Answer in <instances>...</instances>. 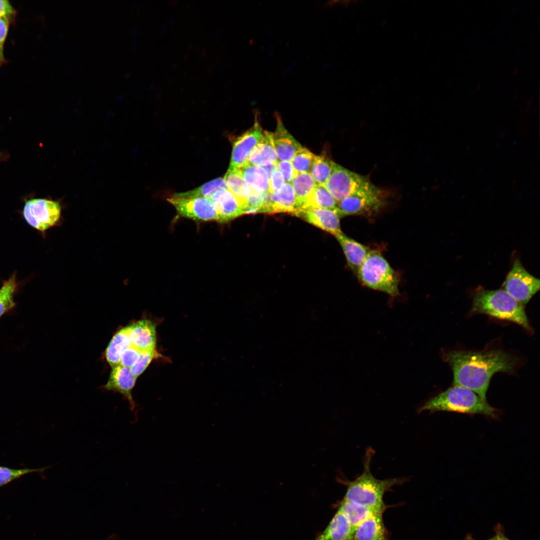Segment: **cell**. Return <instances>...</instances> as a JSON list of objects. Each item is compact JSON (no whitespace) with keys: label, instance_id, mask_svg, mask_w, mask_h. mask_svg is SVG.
<instances>
[{"label":"cell","instance_id":"cell-16","mask_svg":"<svg viewBox=\"0 0 540 540\" xmlns=\"http://www.w3.org/2000/svg\"><path fill=\"white\" fill-rule=\"evenodd\" d=\"M136 379V378L131 373L130 368L118 365L112 368L104 388L108 390L118 392L123 395L128 402L130 410H134L136 404L132 392Z\"/></svg>","mask_w":540,"mask_h":540},{"label":"cell","instance_id":"cell-1","mask_svg":"<svg viewBox=\"0 0 540 540\" xmlns=\"http://www.w3.org/2000/svg\"><path fill=\"white\" fill-rule=\"evenodd\" d=\"M442 357L452 370V386L470 389L484 400L493 375L512 373L519 362L517 357L500 349L444 351Z\"/></svg>","mask_w":540,"mask_h":540},{"label":"cell","instance_id":"cell-32","mask_svg":"<svg viewBox=\"0 0 540 540\" xmlns=\"http://www.w3.org/2000/svg\"><path fill=\"white\" fill-rule=\"evenodd\" d=\"M47 467L40 468L14 469L0 466V487L19 478L24 475L35 472H42Z\"/></svg>","mask_w":540,"mask_h":540},{"label":"cell","instance_id":"cell-12","mask_svg":"<svg viewBox=\"0 0 540 540\" xmlns=\"http://www.w3.org/2000/svg\"><path fill=\"white\" fill-rule=\"evenodd\" d=\"M294 214L334 236L342 232L340 226L341 216L338 210L304 208L298 210Z\"/></svg>","mask_w":540,"mask_h":540},{"label":"cell","instance_id":"cell-36","mask_svg":"<svg viewBox=\"0 0 540 540\" xmlns=\"http://www.w3.org/2000/svg\"><path fill=\"white\" fill-rule=\"evenodd\" d=\"M10 18H0V66L4 62V44L8 34Z\"/></svg>","mask_w":540,"mask_h":540},{"label":"cell","instance_id":"cell-3","mask_svg":"<svg viewBox=\"0 0 540 540\" xmlns=\"http://www.w3.org/2000/svg\"><path fill=\"white\" fill-rule=\"evenodd\" d=\"M470 313L485 314L513 322L532 332L524 306L502 288L477 290L474 294Z\"/></svg>","mask_w":540,"mask_h":540},{"label":"cell","instance_id":"cell-11","mask_svg":"<svg viewBox=\"0 0 540 540\" xmlns=\"http://www.w3.org/2000/svg\"><path fill=\"white\" fill-rule=\"evenodd\" d=\"M262 130L256 120L254 126L234 141L228 170L238 169L248 162L250 154L259 141Z\"/></svg>","mask_w":540,"mask_h":540},{"label":"cell","instance_id":"cell-37","mask_svg":"<svg viewBox=\"0 0 540 540\" xmlns=\"http://www.w3.org/2000/svg\"><path fill=\"white\" fill-rule=\"evenodd\" d=\"M284 182L285 180L282 172L277 168L269 178L268 192L270 193H272L277 191Z\"/></svg>","mask_w":540,"mask_h":540},{"label":"cell","instance_id":"cell-15","mask_svg":"<svg viewBox=\"0 0 540 540\" xmlns=\"http://www.w3.org/2000/svg\"><path fill=\"white\" fill-rule=\"evenodd\" d=\"M298 210L296 200L291 183L285 182L277 191L268 194L261 212H291Z\"/></svg>","mask_w":540,"mask_h":540},{"label":"cell","instance_id":"cell-8","mask_svg":"<svg viewBox=\"0 0 540 540\" xmlns=\"http://www.w3.org/2000/svg\"><path fill=\"white\" fill-rule=\"evenodd\" d=\"M373 184L367 176L334 163L330 178L324 186L338 202Z\"/></svg>","mask_w":540,"mask_h":540},{"label":"cell","instance_id":"cell-22","mask_svg":"<svg viewBox=\"0 0 540 540\" xmlns=\"http://www.w3.org/2000/svg\"><path fill=\"white\" fill-rule=\"evenodd\" d=\"M335 508L346 516L354 528L372 516L381 514L366 506L344 498L335 504Z\"/></svg>","mask_w":540,"mask_h":540},{"label":"cell","instance_id":"cell-5","mask_svg":"<svg viewBox=\"0 0 540 540\" xmlns=\"http://www.w3.org/2000/svg\"><path fill=\"white\" fill-rule=\"evenodd\" d=\"M356 274L365 286L386 293L392 298L400 295L398 273L378 252L370 251Z\"/></svg>","mask_w":540,"mask_h":540},{"label":"cell","instance_id":"cell-29","mask_svg":"<svg viewBox=\"0 0 540 540\" xmlns=\"http://www.w3.org/2000/svg\"><path fill=\"white\" fill-rule=\"evenodd\" d=\"M334 162L327 156H318L310 172L316 184L324 185L332 172Z\"/></svg>","mask_w":540,"mask_h":540},{"label":"cell","instance_id":"cell-26","mask_svg":"<svg viewBox=\"0 0 540 540\" xmlns=\"http://www.w3.org/2000/svg\"><path fill=\"white\" fill-rule=\"evenodd\" d=\"M224 180L228 189L232 192L244 205L246 213V201L252 190L246 184L238 169L228 170Z\"/></svg>","mask_w":540,"mask_h":540},{"label":"cell","instance_id":"cell-39","mask_svg":"<svg viewBox=\"0 0 540 540\" xmlns=\"http://www.w3.org/2000/svg\"><path fill=\"white\" fill-rule=\"evenodd\" d=\"M262 167L266 170L269 178L272 173L278 168L277 164H272Z\"/></svg>","mask_w":540,"mask_h":540},{"label":"cell","instance_id":"cell-38","mask_svg":"<svg viewBox=\"0 0 540 540\" xmlns=\"http://www.w3.org/2000/svg\"><path fill=\"white\" fill-rule=\"evenodd\" d=\"M15 11L11 4L6 0H0V18H12Z\"/></svg>","mask_w":540,"mask_h":540},{"label":"cell","instance_id":"cell-33","mask_svg":"<svg viewBox=\"0 0 540 540\" xmlns=\"http://www.w3.org/2000/svg\"><path fill=\"white\" fill-rule=\"evenodd\" d=\"M155 350L141 351L139 358L130 368L131 373L137 378L146 369L152 360L156 356Z\"/></svg>","mask_w":540,"mask_h":540},{"label":"cell","instance_id":"cell-6","mask_svg":"<svg viewBox=\"0 0 540 540\" xmlns=\"http://www.w3.org/2000/svg\"><path fill=\"white\" fill-rule=\"evenodd\" d=\"M386 196L372 184L354 193L338 202L337 210L340 216L350 215L372 216L384 207Z\"/></svg>","mask_w":540,"mask_h":540},{"label":"cell","instance_id":"cell-13","mask_svg":"<svg viewBox=\"0 0 540 540\" xmlns=\"http://www.w3.org/2000/svg\"><path fill=\"white\" fill-rule=\"evenodd\" d=\"M218 215V222L226 223L246 214L244 205L228 189L216 191L210 198Z\"/></svg>","mask_w":540,"mask_h":540},{"label":"cell","instance_id":"cell-31","mask_svg":"<svg viewBox=\"0 0 540 540\" xmlns=\"http://www.w3.org/2000/svg\"><path fill=\"white\" fill-rule=\"evenodd\" d=\"M317 156L307 148L302 147L294 154L291 162L298 173H310Z\"/></svg>","mask_w":540,"mask_h":540},{"label":"cell","instance_id":"cell-25","mask_svg":"<svg viewBox=\"0 0 540 540\" xmlns=\"http://www.w3.org/2000/svg\"><path fill=\"white\" fill-rule=\"evenodd\" d=\"M338 203L324 185L316 184L302 208H319L338 210Z\"/></svg>","mask_w":540,"mask_h":540},{"label":"cell","instance_id":"cell-17","mask_svg":"<svg viewBox=\"0 0 540 540\" xmlns=\"http://www.w3.org/2000/svg\"><path fill=\"white\" fill-rule=\"evenodd\" d=\"M275 114L277 124L272 138L278 158V160L291 162L296 152L302 146L285 128L280 114Z\"/></svg>","mask_w":540,"mask_h":540},{"label":"cell","instance_id":"cell-18","mask_svg":"<svg viewBox=\"0 0 540 540\" xmlns=\"http://www.w3.org/2000/svg\"><path fill=\"white\" fill-rule=\"evenodd\" d=\"M340 244L348 266L356 274L360 266L368 256L370 250L342 232L334 236Z\"/></svg>","mask_w":540,"mask_h":540},{"label":"cell","instance_id":"cell-19","mask_svg":"<svg viewBox=\"0 0 540 540\" xmlns=\"http://www.w3.org/2000/svg\"><path fill=\"white\" fill-rule=\"evenodd\" d=\"M355 528L346 516L337 510L326 528L316 535L314 540H354Z\"/></svg>","mask_w":540,"mask_h":540},{"label":"cell","instance_id":"cell-9","mask_svg":"<svg viewBox=\"0 0 540 540\" xmlns=\"http://www.w3.org/2000/svg\"><path fill=\"white\" fill-rule=\"evenodd\" d=\"M22 214L30 226L40 232H44L58 222L61 208L58 202L46 198H33L26 202Z\"/></svg>","mask_w":540,"mask_h":540},{"label":"cell","instance_id":"cell-24","mask_svg":"<svg viewBox=\"0 0 540 540\" xmlns=\"http://www.w3.org/2000/svg\"><path fill=\"white\" fill-rule=\"evenodd\" d=\"M130 346L126 327L114 335L106 350V360L112 368L120 365L122 352Z\"/></svg>","mask_w":540,"mask_h":540},{"label":"cell","instance_id":"cell-35","mask_svg":"<svg viewBox=\"0 0 540 540\" xmlns=\"http://www.w3.org/2000/svg\"><path fill=\"white\" fill-rule=\"evenodd\" d=\"M278 169L282 172L285 182L292 183L298 172L294 169L291 162L278 160Z\"/></svg>","mask_w":540,"mask_h":540},{"label":"cell","instance_id":"cell-42","mask_svg":"<svg viewBox=\"0 0 540 540\" xmlns=\"http://www.w3.org/2000/svg\"></svg>","mask_w":540,"mask_h":540},{"label":"cell","instance_id":"cell-34","mask_svg":"<svg viewBox=\"0 0 540 540\" xmlns=\"http://www.w3.org/2000/svg\"><path fill=\"white\" fill-rule=\"evenodd\" d=\"M140 351L132 345L122 352L120 365L130 368L139 358Z\"/></svg>","mask_w":540,"mask_h":540},{"label":"cell","instance_id":"cell-23","mask_svg":"<svg viewBox=\"0 0 540 540\" xmlns=\"http://www.w3.org/2000/svg\"><path fill=\"white\" fill-rule=\"evenodd\" d=\"M238 170L252 190L258 192H268L269 178L262 166L247 162Z\"/></svg>","mask_w":540,"mask_h":540},{"label":"cell","instance_id":"cell-30","mask_svg":"<svg viewBox=\"0 0 540 540\" xmlns=\"http://www.w3.org/2000/svg\"><path fill=\"white\" fill-rule=\"evenodd\" d=\"M17 288L14 272L7 280L4 282L0 288V317L15 306L14 295Z\"/></svg>","mask_w":540,"mask_h":540},{"label":"cell","instance_id":"cell-7","mask_svg":"<svg viewBox=\"0 0 540 540\" xmlns=\"http://www.w3.org/2000/svg\"><path fill=\"white\" fill-rule=\"evenodd\" d=\"M502 286L503 290L524 306L540 290V280L527 271L520 260L516 258Z\"/></svg>","mask_w":540,"mask_h":540},{"label":"cell","instance_id":"cell-28","mask_svg":"<svg viewBox=\"0 0 540 540\" xmlns=\"http://www.w3.org/2000/svg\"><path fill=\"white\" fill-rule=\"evenodd\" d=\"M221 189H228V188L224 178H218L188 192L175 193L173 196L182 198L203 197L210 199L216 191Z\"/></svg>","mask_w":540,"mask_h":540},{"label":"cell","instance_id":"cell-21","mask_svg":"<svg viewBox=\"0 0 540 540\" xmlns=\"http://www.w3.org/2000/svg\"><path fill=\"white\" fill-rule=\"evenodd\" d=\"M389 537L382 514H376L356 528L354 540H389Z\"/></svg>","mask_w":540,"mask_h":540},{"label":"cell","instance_id":"cell-20","mask_svg":"<svg viewBox=\"0 0 540 540\" xmlns=\"http://www.w3.org/2000/svg\"><path fill=\"white\" fill-rule=\"evenodd\" d=\"M278 160L273 142L272 132L263 130L259 141L250 154L247 162L264 166L277 164Z\"/></svg>","mask_w":540,"mask_h":540},{"label":"cell","instance_id":"cell-10","mask_svg":"<svg viewBox=\"0 0 540 540\" xmlns=\"http://www.w3.org/2000/svg\"><path fill=\"white\" fill-rule=\"evenodd\" d=\"M166 200L182 217L198 221L218 220V212L210 199L203 197L182 198L172 196Z\"/></svg>","mask_w":540,"mask_h":540},{"label":"cell","instance_id":"cell-27","mask_svg":"<svg viewBox=\"0 0 540 540\" xmlns=\"http://www.w3.org/2000/svg\"><path fill=\"white\" fill-rule=\"evenodd\" d=\"M291 184L294 192L298 210L302 208L316 184L310 174L308 172L298 173Z\"/></svg>","mask_w":540,"mask_h":540},{"label":"cell","instance_id":"cell-41","mask_svg":"<svg viewBox=\"0 0 540 540\" xmlns=\"http://www.w3.org/2000/svg\"><path fill=\"white\" fill-rule=\"evenodd\" d=\"M466 540H476L474 539L471 536H467V537H466ZM498 540L496 536H495L494 537L492 538H490L489 540Z\"/></svg>","mask_w":540,"mask_h":540},{"label":"cell","instance_id":"cell-14","mask_svg":"<svg viewBox=\"0 0 540 540\" xmlns=\"http://www.w3.org/2000/svg\"><path fill=\"white\" fill-rule=\"evenodd\" d=\"M156 324L150 320H142L126 327L131 345L140 351L155 350Z\"/></svg>","mask_w":540,"mask_h":540},{"label":"cell","instance_id":"cell-40","mask_svg":"<svg viewBox=\"0 0 540 540\" xmlns=\"http://www.w3.org/2000/svg\"><path fill=\"white\" fill-rule=\"evenodd\" d=\"M498 540H510L505 536L501 528L498 526L496 528V536Z\"/></svg>","mask_w":540,"mask_h":540},{"label":"cell","instance_id":"cell-4","mask_svg":"<svg viewBox=\"0 0 540 540\" xmlns=\"http://www.w3.org/2000/svg\"><path fill=\"white\" fill-rule=\"evenodd\" d=\"M424 410L480 414L494 418L498 416V410L486 400L470 389L460 386H452L429 399L419 408V412Z\"/></svg>","mask_w":540,"mask_h":540},{"label":"cell","instance_id":"cell-2","mask_svg":"<svg viewBox=\"0 0 540 540\" xmlns=\"http://www.w3.org/2000/svg\"><path fill=\"white\" fill-rule=\"evenodd\" d=\"M372 450H368L364 462L363 472L354 480L343 483L346 486L344 499L366 506L377 512L383 514L388 508L384 502V494L396 485L408 480L406 478H395L385 480L376 478L370 470Z\"/></svg>","mask_w":540,"mask_h":540}]
</instances>
